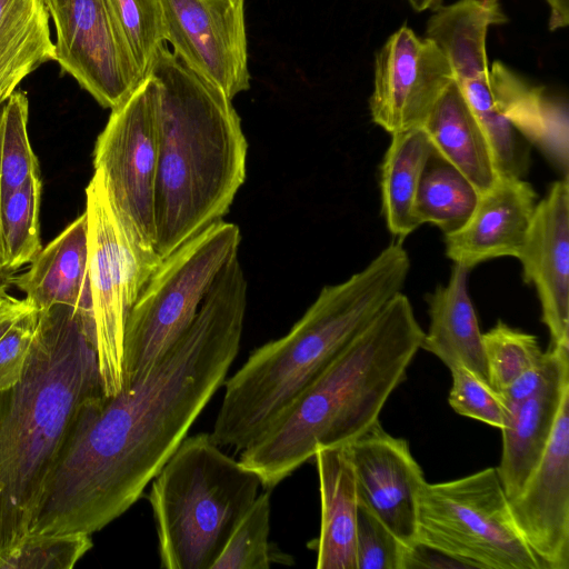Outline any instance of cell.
Masks as SVG:
<instances>
[{
    "instance_id": "30bf717a",
    "label": "cell",
    "mask_w": 569,
    "mask_h": 569,
    "mask_svg": "<svg viewBox=\"0 0 569 569\" xmlns=\"http://www.w3.org/2000/svg\"><path fill=\"white\" fill-rule=\"evenodd\" d=\"M160 151L159 83L147 74L111 109L96 140L93 168L104 180L124 228L148 253L154 251V197Z\"/></svg>"
},
{
    "instance_id": "4fadbf2b",
    "label": "cell",
    "mask_w": 569,
    "mask_h": 569,
    "mask_svg": "<svg viewBox=\"0 0 569 569\" xmlns=\"http://www.w3.org/2000/svg\"><path fill=\"white\" fill-rule=\"evenodd\" d=\"M453 80L441 50L403 26L376 56L371 119L390 134L422 127Z\"/></svg>"
},
{
    "instance_id": "277c9868",
    "label": "cell",
    "mask_w": 569,
    "mask_h": 569,
    "mask_svg": "<svg viewBox=\"0 0 569 569\" xmlns=\"http://www.w3.org/2000/svg\"><path fill=\"white\" fill-rule=\"evenodd\" d=\"M409 271L397 239L347 280L323 287L287 335L257 348L224 381L214 441L243 450L401 292Z\"/></svg>"
},
{
    "instance_id": "7c38bea8",
    "label": "cell",
    "mask_w": 569,
    "mask_h": 569,
    "mask_svg": "<svg viewBox=\"0 0 569 569\" xmlns=\"http://www.w3.org/2000/svg\"><path fill=\"white\" fill-rule=\"evenodd\" d=\"M173 54L231 100L250 88L244 0H161Z\"/></svg>"
},
{
    "instance_id": "d6a6232c",
    "label": "cell",
    "mask_w": 569,
    "mask_h": 569,
    "mask_svg": "<svg viewBox=\"0 0 569 569\" xmlns=\"http://www.w3.org/2000/svg\"><path fill=\"white\" fill-rule=\"evenodd\" d=\"M449 405L459 415L502 429L508 413L498 391L465 366L450 368Z\"/></svg>"
},
{
    "instance_id": "3957f363",
    "label": "cell",
    "mask_w": 569,
    "mask_h": 569,
    "mask_svg": "<svg viewBox=\"0 0 569 569\" xmlns=\"http://www.w3.org/2000/svg\"><path fill=\"white\" fill-rule=\"evenodd\" d=\"M425 331L398 293L243 450L240 462L272 489L319 448L348 445L379 421Z\"/></svg>"
},
{
    "instance_id": "6da1fadb",
    "label": "cell",
    "mask_w": 569,
    "mask_h": 569,
    "mask_svg": "<svg viewBox=\"0 0 569 569\" xmlns=\"http://www.w3.org/2000/svg\"><path fill=\"white\" fill-rule=\"evenodd\" d=\"M246 308L247 280L236 258L148 372L82 409L29 531L92 535L141 497L224 383Z\"/></svg>"
},
{
    "instance_id": "603a6c76",
    "label": "cell",
    "mask_w": 569,
    "mask_h": 569,
    "mask_svg": "<svg viewBox=\"0 0 569 569\" xmlns=\"http://www.w3.org/2000/svg\"><path fill=\"white\" fill-rule=\"evenodd\" d=\"M506 21L497 0H460L436 10L427 22L426 38L445 54L456 81L488 77L487 32Z\"/></svg>"
},
{
    "instance_id": "ac0fdd59",
    "label": "cell",
    "mask_w": 569,
    "mask_h": 569,
    "mask_svg": "<svg viewBox=\"0 0 569 569\" xmlns=\"http://www.w3.org/2000/svg\"><path fill=\"white\" fill-rule=\"evenodd\" d=\"M555 366L539 390L507 411L502 451L496 468L507 498H515L539 463L553 429L559 407L569 390V347L557 346Z\"/></svg>"
},
{
    "instance_id": "44dd1931",
    "label": "cell",
    "mask_w": 569,
    "mask_h": 569,
    "mask_svg": "<svg viewBox=\"0 0 569 569\" xmlns=\"http://www.w3.org/2000/svg\"><path fill=\"white\" fill-rule=\"evenodd\" d=\"M469 269L455 264L446 284L426 298L430 319L420 349L439 358L449 369L465 366L488 381L482 332L468 292Z\"/></svg>"
},
{
    "instance_id": "1f68e13d",
    "label": "cell",
    "mask_w": 569,
    "mask_h": 569,
    "mask_svg": "<svg viewBox=\"0 0 569 569\" xmlns=\"http://www.w3.org/2000/svg\"><path fill=\"white\" fill-rule=\"evenodd\" d=\"M112 20L144 78L164 42L161 0H106Z\"/></svg>"
},
{
    "instance_id": "83f0119b",
    "label": "cell",
    "mask_w": 569,
    "mask_h": 569,
    "mask_svg": "<svg viewBox=\"0 0 569 569\" xmlns=\"http://www.w3.org/2000/svg\"><path fill=\"white\" fill-rule=\"evenodd\" d=\"M27 94L14 91L0 111V203L30 177L40 174L28 134Z\"/></svg>"
},
{
    "instance_id": "52a82bcc",
    "label": "cell",
    "mask_w": 569,
    "mask_h": 569,
    "mask_svg": "<svg viewBox=\"0 0 569 569\" xmlns=\"http://www.w3.org/2000/svg\"><path fill=\"white\" fill-rule=\"evenodd\" d=\"M240 229L219 220L163 258L127 316L123 385L142 377L187 330L221 270L238 258Z\"/></svg>"
},
{
    "instance_id": "f546056e",
    "label": "cell",
    "mask_w": 569,
    "mask_h": 569,
    "mask_svg": "<svg viewBox=\"0 0 569 569\" xmlns=\"http://www.w3.org/2000/svg\"><path fill=\"white\" fill-rule=\"evenodd\" d=\"M482 345L488 382L496 391L505 389L545 358L536 336L501 320L482 333Z\"/></svg>"
},
{
    "instance_id": "d6986e66",
    "label": "cell",
    "mask_w": 569,
    "mask_h": 569,
    "mask_svg": "<svg viewBox=\"0 0 569 569\" xmlns=\"http://www.w3.org/2000/svg\"><path fill=\"white\" fill-rule=\"evenodd\" d=\"M27 271L12 276L37 311L56 305L92 312L86 212L38 252Z\"/></svg>"
},
{
    "instance_id": "9a60e30c",
    "label": "cell",
    "mask_w": 569,
    "mask_h": 569,
    "mask_svg": "<svg viewBox=\"0 0 569 569\" xmlns=\"http://www.w3.org/2000/svg\"><path fill=\"white\" fill-rule=\"evenodd\" d=\"M509 505L541 568L569 569V390L539 463Z\"/></svg>"
},
{
    "instance_id": "d4e9b609",
    "label": "cell",
    "mask_w": 569,
    "mask_h": 569,
    "mask_svg": "<svg viewBox=\"0 0 569 569\" xmlns=\"http://www.w3.org/2000/svg\"><path fill=\"white\" fill-rule=\"evenodd\" d=\"M431 151L422 127L391 134L380 167L381 213L387 229L399 240L421 227L415 214V200Z\"/></svg>"
},
{
    "instance_id": "f35d334b",
    "label": "cell",
    "mask_w": 569,
    "mask_h": 569,
    "mask_svg": "<svg viewBox=\"0 0 569 569\" xmlns=\"http://www.w3.org/2000/svg\"><path fill=\"white\" fill-rule=\"evenodd\" d=\"M413 10L421 12L428 9L437 10L442 0H408Z\"/></svg>"
},
{
    "instance_id": "f1b7e54d",
    "label": "cell",
    "mask_w": 569,
    "mask_h": 569,
    "mask_svg": "<svg viewBox=\"0 0 569 569\" xmlns=\"http://www.w3.org/2000/svg\"><path fill=\"white\" fill-rule=\"evenodd\" d=\"M270 515V489H267L258 493L240 519L212 569H268L273 561H281L269 541Z\"/></svg>"
},
{
    "instance_id": "e575fe53",
    "label": "cell",
    "mask_w": 569,
    "mask_h": 569,
    "mask_svg": "<svg viewBox=\"0 0 569 569\" xmlns=\"http://www.w3.org/2000/svg\"><path fill=\"white\" fill-rule=\"evenodd\" d=\"M39 311L22 315L0 339V391L17 383L24 370Z\"/></svg>"
},
{
    "instance_id": "5bb4252c",
    "label": "cell",
    "mask_w": 569,
    "mask_h": 569,
    "mask_svg": "<svg viewBox=\"0 0 569 569\" xmlns=\"http://www.w3.org/2000/svg\"><path fill=\"white\" fill-rule=\"evenodd\" d=\"M358 501L406 546L417 542L420 492L427 482L406 439L377 421L348 445Z\"/></svg>"
},
{
    "instance_id": "2e32d148",
    "label": "cell",
    "mask_w": 569,
    "mask_h": 569,
    "mask_svg": "<svg viewBox=\"0 0 569 569\" xmlns=\"http://www.w3.org/2000/svg\"><path fill=\"white\" fill-rule=\"evenodd\" d=\"M532 284L551 345L569 347V181H555L536 212L518 257Z\"/></svg>"
},
{
    "instance_id": "4dcf8cb0",
    "label": "cell",
    "mask_w": 569,
    "mask_h": 569,
    "mask_svg": "<svg viewBox=\"0 0 569 569\" xmlns=\"http://www.w3.org/2000/svg\"><path fill=\"white\" fill-rule=\"evenodd\" d=\"M92 546L87 533L28 531L0 552V569H71Z\"/></svg>"
},
{
    "instance_id": "7a4b0ae2",
    "label": "cell",
    "mask_w": 569,
    "mask_h": 569,
    "mask_svg": "<svg viewBox=\"0 0 569 569\" xmlns=\"http://www.w3.org/2000/svg\"><path fill=\"white\" fill-rule=\"evenodd\" d=\"M102 395L92 312L39 311L22 376L0 391V552L30 530L82 409Z\"/></svg>"
},
{
    "instance_id": "ba28073f",
    "label": "cell",
    "mask_w": 569,
    "mask_h": 569,
    "mask_svg": "<svg viewBox=\"0 0 569 569\" xmlns=\"http://www.w3.org/2000/svg\"><path fill=\"white\" fill-rule=\"evenodd\" d=\"M417 542L467 568L542 569L516 526L493 467L450 481L426 482L419 497Z\"/></svg>"
},
{
    "instance_id": "cb8c5ba5",
    "label": "cell",
    "mask_w": 569,
    "mask_h": 569,
    "mask_svg": "<svg viewBox=\"0 0 569 569\" xmlns=\"http://www.w3.org/2000/svg\"><path fill=\"white\" fill-rule=\"evenodd\" d=\"M46 0H0V106L40 64L56 60Z\"/></svg>"
},
{
    "instance_id": "ffe728a7",
    "label": "cell",
    "mask_w": 569,
    "mask_h": 569,
    "mask_svg": "<svg viewBox=\"0 0 569 569\" xmlns=\"http://www.w3.org/2000/svg\"><path fill=\"white\" fill-rule=\"evenodd\" d=\"M321 502L315 542L318 569H357L358 493L347 445L319 448L315 456Z\"/></svg>"
},
{
    "instance_id": "74e56055",
    "label": "cell",
    "mask_w": 569,
    "mask_h": 569,
    "mask_svg": "<svg viewBox=\"0 0 569 569\" xmlns=\"http://www.w3.org/2000/svg\"><path fill=\"white\" fill-rule=\"evenodd\" d=\"M549 9V28L556 30L569 23V0H546Z\"/></svg>"
},
{
    "instance_id": "5b68a950",
    "label": "cell",
    "mask_w": 569,
    "mask_h": 569,
    "mask_svg": "<svg viewBox=\"0 0 569 569\" xmlns=\"http://www.w3.org/2000/svg\"><path fill=\"white\" fill-rule=\"evenodd\" d=\"M148 74L160 90L154 251L162 260L228 213L246 180L248 142L232 100L164 42Z\"/></svg>"
},
{
    "instance_id": "836d02e7",
    "label": "cell",
    "mask_w": 569,
    "mask_h": 569,
    "mask_svg": "<svg viewBox=\"0 0 569 569\" xmlns=\"http://www.w3.org/2000/svg\"><path fill=\"white\" fill-rule=\"evenodd\" d=\"M407 549L370 509L358 502L357 569H403Z\"/></svg>"
},
{
    "instance_id": "8992f818",
    "label": "cell",
    "mask_w": 569,
    "mask_h": 569,
    "mask_svg": "<svg viewBox=\"0 0 569 569\" xmlns=\"http://www.w3.org/2000/svg\"><path fill=\"white\" fill-rule=\"evenodd\" d=\"M151 481L164 569H212L262 486L208 433L186 437Z\"/></svg>"
},
{
    "instance_id": "8fae6325",
    "label": "cell",
    "mask_w": 569,
    "mask_h": 569,
    "mask_svg": "<svg viewBox=\"0 0 569 569\" xmlns=\"http://www.w3.org/2000/svg\"><path fill=\"white\" fill-rule=\"evenodd\" d=\"M56 61L103 108L119 106L142 81L106 0H46Z\"/></svg>"
},
{
    "instance_id": "9c48e42d",
    "label": "cell",
    "mask_w": 569,
    "mask_h": 569,
    "mask_svg": "<svg viewBox=\"0 0 569 569\" xmlns=\"http://www.w3.org/2000/svg\"><path fill=\"white\" fill-rule=\"evenodd\" d=\"M84 212L96 351L104 395L112 396L123 383L127 316L161 259L146 252L124 228L98 170L86 188Z\"/></svg>"
},
{
    "instance_id": "e0dca14e",
    "label": "cell",
    "mask_w": 569,
    "mask_h": 569,
    "mask_svg": "<svg viewBox=\"0 0 569 569\" xmlns=\"http://www.w3.org/2000/svg\"><path fill=\"white\" fill-rule=\"evenodd\" d=\"M538 203L531 184L522 178L498 176L479 194L468 221L445 236L446 256L471 269L500 257L518 258L526 242Z\"/></svg>"
},
{
    "instance_id": "4316f807",
    "label": "cell",
    "mask_w": 569,
    "mask_h": 569,
    "mask_svg": "<svg viewBox=\"0 0 569 569\" xmlns=\"http://www.w3.org/2000/svg\"><path fill=\"white\" fill-rule=\"evenodd\" d=\"M40 174L30 177L0 203V271L13 274L41 250Z\"/></svg>"
},
{
    "instance_id": "ab89813d",
    "label": "cell",
    "mask_w": 569,
    "mask_h": 569,
    "mask_svg": "<svg viewBox=\"0 0 569 569\" xmlns=\"http://www.w3.org/2000/svg\"><path fill=\"white\" fill-rule=\"evenodd\" d=\"M12 276L0 271V301L8 293L7 289L11 284Z\"/></svg>"
},
{
    "instance_id": "7402d4cb",
    "label": "cell",
    "mask_w": 569,
    "mask_h": 569,
    "mask_svg": "<svg viewBox=\"0 0 569 569\" xmlns=\"http://www.w3.org/2000/svg\"><path fill=\"white\" fill-rule=\"evenodd\" d=\"M422 129L432 149L479 193L495 182L498 174L489 143L456 80L440 96Z\"/></svg>"
},
{
    "instance_id": "d590c367",
    "label": "cell",
    "mask_w": 569,
    "mask_h": 569,
    "mask_svg": "<svg viewBox=\"0 0 569 569\" xmlns=\"http://www.w3.org/2000/svg\"><path fill=\"white\" fill-rule=\"evenodd\" d=\"M419 568H467V566L445 552L416 542L407 549L403 569Z\"/></svg>"
},
{
    "instance_id": "8d00e7d4",
    "label": "cell",
    "mask_w": 569,
    "mask_h": 569,
    "mask_svg": "<svg viewBox=\"0 0 569 569\" xmlns=\"http://www.w3.org/2000/svg\"><path fill=\"white\" fill-rule=\"evenodd\" d=\"M32 309L26 299L7 293L0 301V339L22 315Z\"/></svg>"
},
{
    "instance_id": "484cf974",
    "label": "cell",
    "mask_w": 569,
    "mask_h": 569,
    "mask_svg": "<svg viewBox=\"0 0 569 569\" xmlns=\"http://www.w3.org/2000/svg\"><path fill=\"white\" fill-rule=\"evenodd\" d=\"M479 194L459 170L432 149L416 194V218L420 226L432 223L448 236L468 221Z\"/></svg>"
}]
</instances>
